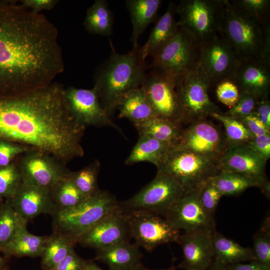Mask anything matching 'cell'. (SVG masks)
Instances as JSON below:
<instances>
[{
  "mask_svg": "<svg viewBox=\"0 0 270 270\" xmlns=\"http://www.w3.org/2000/svg\"><path fill=\"white\" fill-rule=\"evenodd\" d=\"M207 270H230V269L228 265L214 259L212 264Z\"/></svg>",
  "mask_w": 270,
  "mask_h": 270,
  "instance_id": "cell-51",
  "label": "cell"
},
{
  "mask_svg": "<svg viewBox=\"0 0 270 270\" xmlns=\"http://www.w3.org/2000/svg\"><path fill=\"white\" fill-rule=\"evenodd\" d=\"M58 31L41 12L0 2V96H18L50 85L64 70Z\"/></svg>",
  "mask_w": 270,
  "mask_h": 270,
  "instance_id": "cell-1",
  "label": "cell"
},
{
  "mask_svg": "<svg viewBox=\"0 0 270 270\" xmlns=\"http://www.w3.org/2000/svg\"><path fill=\"white\" fill-rule=\"evenodd\" d=\"M64 96L67 109L74 119L86 128L109 126L121 132L102 108L95 90L79 88L70 86L64 88Z\"/></svg>",
  "mask_w": 270,
  "mask_h": 270,
  "instance_id": "cell-16",
  "label": "cell"
},
{
  "mask_svg": "<svg viewBox=\"0 0 270 270\" xmlns=\"http://www.w3.org/2000/svg\"><path fill=\"white\" fill-rule=\"evenodd\" d=\"M178 76L152 68L140 86L158 118L182 124Z\"/></svg>",
  "mask_w": 270,
  "mask_h": 270,
  "instance_id": "cell-11",
  "label": "cell"
},
{
  "mask_svg": "<svg viewBox=\"0 0 270 270\" xmlns=\"http://www.w3.org/2000/svg\"><path fill=\"white\" fill-rule=\"evenodd\" d=\"M9 270L7 266H6L5 268H4L3 270Z\"/></svg>",
  "mask_w": 270,
  "mask_h": 270,
  "instance_id": "cell-56",
  "label": "cell"
},
{
  "mask_svg": "<svg viewBox=\"0 0 270 270\" xmlns=\"http://www.w3.org/2000/svg\"><path fill=\"white\" fill-rule=\"evenodd\" d=\"M260 99L252 94L240 92L238 102L224 114L240 121L253 113Z\"/></svg>",
  "mask_w": 270,
  "mask_h": 270,
  "instance_id": "cell-41",
  "label": "cell"
},
{
  "mask_svg": "<svg viewBox=\"0 0 270 270\" xmlns=\"http://www.w3.org/2000/svg\"><path fill=\"white\" fill-rule=\"evenodd\" d=\"M119 205L114 196L100 190L74 208L56 210L52 216L53 232L66 236L76 244L85 232Z\"/></svg>",
  "mask_w": 270,
  "mask_h": 270,
  "instance_id": "cell-5",
  "label": "cell"
},
{
  "mask_svg": "<svg viewBox=\"0 0 270 270\" xmlns=\"http://www.w3.org/2000/svg\"><path fill=\"white\" fill-rule=\"evenodd\" d=\"M255 260L270 266V220L267 216L253 237L251 248Z\"/></svg>",
  "mask_w": 270,
  "mask_h": 270,
  "instance_id": "cell-38",
  "label": "cell"
},
{
  "mask_svg": "<svg viewBox=\"0 0 270 270\" xmlns=\"http://www.w3.org/2000/svg\"><path fill=\"white\" fill-rule=\"evenodd\" d=\"M6 257L0 256V270H3L6 266Z\"/></svg>",
  "mask_w": 270,
  "mask_h": 270,
  "instance_id": "cell-54",
  "label": "cell"
},
{
  "mask_svg": "<svg viewBox=\"0 0 270 270\" xmlns=\"http://www.w3.org/2000/svg\"><path fill=\"white\" fill-rule=\"evenodd\" d=\"M226 0H182L176 6L178 24L203 44L218 34Z\"/></svg>",
  "mask_w": 270,
  "mask_h": 270,
  "instance_id": "cell-7",
  "label": "cell"
},
{
  "mask_svg": "<svg viewBox=\"0 0 270 270\" xmlns=\"http://www.w3.org/2000/svg\"><path fill=\"white\" fill-rule=\"evenodd\" d=\"M228 266L230 270H270V266L255 260L248 264L236 263Z\"/></svg>",
  "mask_w": 270,
  "mask_h": 270,
  "instance_id": "cell-50",
  "label": "cell"
},
{
  "mask_svg": "<svg viewBox=\"0 0 270 270\" xmlns=\"http://www.w3.org/2000/svg\"><path fill=\"white\" fill-rule=\"evenodd\" d=\"M32 148L7 140L0 138V166L12 164L20 156Z\"/></svg>",
  "mask_w": 270,
  "mask_h": 270,
  "instance_id": "cell-43",
  "label": "cell"
},
{
  "mask_svg": "<svg viewBox=\"0 0 270 270\" xmlns=\"http://www.w3.org/2000/svg\"><path fill=\"white\" fill-rule=\"evenodd\" d=\"M214 231L200 230L180 235L176 242L182 250V268L184 270L208 268L213 262L212 236Z\"/></svg>",
  "mask_w": 270,
  "mask_h": 270,
  "instance_id": "cell-21",
  "label": "cell"
},
{
  "mask_svg": "<svg viewBox=\"0 0 270 270\" xmlns=\"http://www.w3.org/2000/svg\"><path fill=\"white\" fill-rule=\"evenodd\" d=\"M82 270H102L92 261H86Z\"/></svg>",
  "mask_w": 270,
  "mask_h": 270,
  "instance_id": "cell-52",
  "label": "cell"
},
{
  "mask_svg": "<svg viewBox=\"0 0 270 270\" xmlns=\"http://www.w3.org/2000/svg\"><path fill=\"white\" fill-rule=\"evenodd\" d=\"M8 200L16 212L28 222L42 214L52 216L56 210L50 189L24 182Z\"/></svg>",
  "mask_w": 270,
  "mask_h": 270,
  "instance_id": "cell-22",
  "label": "cell"
},
{
  "mask_svg": "<svg viewBox=\"0 0 270 270\" xmlns=\"http://www.w3.org/2000/svg\"><path fill=\"white\" fill-rule=\"evenodd\" d=\"M202 44L179 27L174 36L153 58L152 68L178 76L199 63Z\"/></svg>",
  "mask_w": 270,
  "mask_h": 270,
  "instance_id": "cell-10",
  "label": "cell"
},
{
  "mask_svg": "<svg viewBox=\"0 0 270 270\" xmlns=\"http://www.w3.org/2000/svg\"><path fill=\"white\" fill-rule=\"evenodd\" d=\"M240 122L254 136L270 134V129L265 126L254 114L244 117Z\"/></svg>",
  "mask_w": 270,
  "mask_h": 270,
  "instance_id": "cell-46",
  "label": "cell"
},
{
  "mask_svg": "<svg viewBox=\"0 0 270 270\" xmlns=\"http://www.w3.org/2000/svg\"><path fill=\"white\" fill-rule=\"evenodd\" d=\"M76 244L68 236L53 232L50 236L40 256L42 269L49 270L58 264L74 248Z\"/></svg>",
  "mask_w": 270,
  "mask_h": 270,
  "instance_id": "cell-33",
  "label": "cell"
},
{
  "mask_svg": "<svg viewBox=\"0 0 270 270\" xmlns=\"http://www.w3.org/2000/svg\"><path fill=\"white\" fill-rule=\"evenodd\" d=\"M100 170V162L95 160L78 171H70L68 176L78 189L88 198L100 190L98 186Z\"/></svg>",
  "mask_w": 270,
  "mask_h": 270,
  "instance_id": "cell-36",
  "label": "cell"
},
{
  "mask_svg": "<svg viewBox=\"0 0 270 270\" xmlns=\"http://www.w3.org/2000/svg\"><path fill=\"white\" fill-rule=\"evenodd\" d=\"M253 114L260 118L265 126L270 129V102L268 96L260 99Z\"/></svg>",
  "mask_w": 270,
  "mask_h": 270,
  "instance_id": "cell-48",
  "label": "cell"
},
{
  "mask_svg": "<svg viewBox=\"0 0 270 270\" xmlns=\"http://www.w3.org/2000/svg\"><path fill=\"white\" fill-rule=\"evenodd\" d=\"M134 126L139 136H150L172 148L180 142L184 130L181 123L158 117Z\"/></svg>",
  "mask_w": 270,
  "mask_h": 270,
  "instance_id": "cell-30",
  "label": "cell"
},
{
  "mask_svg": "<svg viewBox=\"0 0 270 270\" xmlns=\"http://www.w3.org/2000/svg\"><path fill=\"white\" fill-rule=\"evenodd\" d=\"M4 201V199L0 198V206H1L2 204L3 203Z\"/></svg>",
  "mask_w": 270,
  "mask_h": 270,
  "instance_id": "cell-55",
  "label": "cell"
},
{
  "mask_svg": "<svg viewBox=\"0 0 270 270\" xmlns=\"http://www.w3.org/2000/svg\"><path fill=\"white\" fill-rule=\"evenodd\" d=\"M228 147L224 133L211 122L204 119L184 128L180 142L173 148L190 151L218 161Z\"/></svg>",
  "mask_w": 270,
  "mask_h": 270,
  "instance_id": "cell-14",
  "label": "cell"
},
{
  "mask_svg": "<svg viewBox=\"0 0 270 270\" xmlns=\"http://www.w3.org/2000/svg\"><path fill=\"white\" fill-rule=\"evenodd\" d=\"M214 258L228 265L254 260L251 248L244 247L216 230L212 236Z\"/></svg>",
  "mask_w": 270,
  "mask_h": 270,
  "instance_id": "cell-31",
  "label": "cell"
},
{
  "mask_svg": "<svg viewBox=\"0 0 270 270\" xmlns=\"http://www.w3.org/2000/svg\"><path fill=\"white\" fill-rule=\"evenodd\" d=\"M176 6L170 2L164 14L156 22L148 40L140 49L142 60H145L148 56H154L175 35L178 26L176 20Z\"/></svg>",
  "mask_w": 270,
  "mask_h": 270,
  "instance_id": "cell-23",
  "label": "cell"
},
{
  "mask_svg": "<svg viewBox=\"0 0 270 270\" xmlns=\"http://www.w3.org/2000/svg\"><path fill=\"white\" fill-rule=\"evenodd\" d=\"M157 172L172 176L182 186L185 191L194 190L219 170L217 161L198 154L172 148Z\"/></svg>",
  "mask_w": 270,
  "mask_h": 270,
  "instance_id": "cell-8",
  "label": "cell"
},
{
  "mask_svg": "<svg viewBox=\"0 0 270 270\" xmlns=\"http://www.w3.org/2000/svg\"><path fill=\"white\" fill-rule=\"evenodd\" d=\"M26 225L22 226L2 250L4 257L40 256L50 236H40L30 233Z\"/></svg>",
  "mask_w": 270,
  "mask_h": 270,
  "instance_id": "cell-29",
  "label": "cell"
},
{
  "mask_svg": "<svg viewBox=\"0 0 270 270\" xmlns=\"http://www.w3.org/2000/svg\"><path fill=\"white\" fill-rule=\"evenodd\" d=\"M64 90L54 82L22 96H0V138L46 152L66 164L82 157L86 127L69 113Z\"/></svg>",
  "mask_w": 270,
  "mask_h": 270,
  "instance_id": "cell-2",
  "label": "cell"
},
{
  "mask_svg": "<svg viewBox=\"0 0 270 270\" xmlns=\"http://www.w3.org/2000/svg\"><path fill=\"white\" fill-rule=\"evenodd\" d=\"M134 270H150L148 268H146L144 267L142 264H141L138 266ZM176 270V268L172 266L170 267L165 268V269H162V270Z\"/></svg>",
  "mask_w": 270,
  "mask_h": 270,
  "instance_id": "cell-53",
  "label": "cell"
},
{
  "mask_svg": "<svg viewBox=\"0 0 270 270\" xmlns=\"http://www.w3.org/2000/svg\"><path fill=\"white\" fill-rule=\"evenodd\" d=\"M116 110L120 112L118 117L128 119L134 126L156 117L140 87L124 94L118 101Z\"/></svg>",
  "mask_w": 270,
  "mask_h": 270,
  "instance_id": "cell-25",
  "label": "cell"
},
{
  "mask_svg": "<svg viewBox=\"0 0 270 270\" xmlns=\"http://www.w3.org/2000/svg\"><path fill=\"white\" fill-rule=\"evenodd\" d=\"M172 148L168 144L153 138L139 136L138 142L125 163L132 165L140 162H148L158 168L165 160Z\"/></svg>",
  "mask_w": 270,
  "mask_h": 270,
  "instance_id": "cell-28",
  "label": "cell"
},
{
  "mask_svg": "<svg viewBox=\"0 0 270 270\" xmlns=\"http://www.w3.org/2000/svg\"><path fill=\"white\" fill-rule=\"evenodd\" d=\"M113 14L107 1L96 0L86 10L84 26L90 34L110 36L113 32Z\"/></svg>",
  "mask_w": 270,
  "mask_h": 270,
  "instance_id": "cell-32",
  "label": "cell"
},
{
  "mask_svg": "<svg viewBox=\"0 0 270 270\" xmlns=\"http://www.w3.org/2000/svg\"><path fill=\"white\" fill-rule=\"evenodd\" d=\"M14 161L22 182L48 189L67 176L70 171L66 164L52 155L35 148L23 154Z\"/></svg>",
  "mask_w": 270,
  "mask_h": 270,
  "instance_id": "cell-13",
  "label": "cell"
},
{
  "mask_svg": "<svg viewBox=\"0 0 270 270\" xmlns=\"http://www.w3.org/2000/svg\"><path fill=\"white\" fill-rule=\"evenodd\" d=\"M178 90L182 111V124H190L221 112L208 96V78L199 63L178 76Z\"/></svg>",
  "mask_w": 270,
  "mask_h": 270,
  "instance_id": "cell-6",
  "label": "cell"
},
{
  "mask_svg": "<svg viewBox=\"0 0 270 270\" xmlns=\"http://www.w3.org/2000/svg\"><path fill=\"white\" fill-rule=\"evenodd\" d=\"M86 262L76 254L74 248L64 260L49 270H82Z\"/></svg>",
  "mask_w": 270,
  "mask_h": 270,
  "instance_id": "cell-45",
  "label": "cell"
},
{
  "mask_svg": "<svg viewBox=\"0 0 270 270\" xmlns=\"http://www.w3.org/2000/svg\"><path fill=\"white\" fill-rule=\"evenodd\" d=\"M68 176L58 180L50 188L56 210L74 208L87 198L78 189Z\"/></svg>",
  "mask_w": 270,
  "mask_h": 270,
  "instance_id": "cell-34",
  "label": "cell"
},
{
  "mask_svg": "<svg viewBox=\"0 0 270 270\" xmlns=\"http://www.w3.org/2000/svg\"><path fill=\"white\" fill-rule=\"evenodd\" d=\"M232 82L240 92L260 98L268 96L270 88V62L260 59L240 60L228 80Z\"/></svg>",
  "mask_w": 270,
  "mask_h": 270,
  "instance_id": "cell-20",
  "label": "cell"
},
{
  "mask_svg": "<svg viewBox=\"0 0 270 270\" xmlns=\"http://www.w3.org/2000/svg\"><path fill=\"white\" fill-rule=\"evenodd\" d=\"M218 34L240 60L260 59L270 62V23L262 24L226 0Z\"/></svg>",
  "mask_w": 270,
  "mask_h": 270,
  "instance_id": "cell-4",
  "label": "cell"
},
{
  "mask_svg": "<svg viewBox=\"0 0 270 270\" xmlns=\"http://www.w3.org/2000/svg\"><path fill=\"white\" fill-rule=\"evenodd\" d=\"M131 238L128 213L120 204L85 232L78 242L98 250L130 242Z\"/></svg>",
  "mask_w": 270,
  "mask_h": 270,
  "instance_id": "cell-17",
  "label": "cell"
},
{
  "mask_svg": "<svg viewBox=\"0 0 270 270\" xmlns=\"http://www.w3.org/2000/svg\"><path fill=\"white\" fill-rule=\"evenodd\" d=\"M140 47L120 54L112 47L110 56L98 68L93 88L102 108L112 118L118 101L126 92L140 88L146 76V65Z\"/></svg>",
  "mask_w": 270,
  "mask_h": 270,
  "instance_id": "cell-3",
  "label": "cell"
},
{
  "mask_svg": "<svg viewBox=\"0 0 270 270\" xmlns=\"http://www.w3.org/2000/svg\"><path fill=\"white\" fill-rule=\"evenodd\" d=\"M234 6L262 24L270 23V0H229Z\"/></svg>",
  "mask_w": 270,
  "mask_h": 270,
  "instance_id": "cell-40",
  "label": "cell"
},
{
  "mask_svg": "<svg viewBox=\"0 0 270 270\" xmlns=\"http://www.w3.org/2000/svg\"><path fill=\"white\" fill-rule=\"evenodd\" d=\"M210 178L198 187L199 198L204 209L213 216L222 195Z\"/></svg>",
  "mask_w": 270,
  "mask_h": 270,
  "instance_id": "cell-42",
  "label": "cell"
},
{
  "mask_svg": "<svg viewBox=\"0 0 270 270\" xmlns=\"http://www.w3.org/2000/svg\"><path fill=\"white\" fill-rule=\"evenodd\" d=\"M142 257L139 246L126 242L96 250L94 260L106 264L109 270H134Z\"/></svg>",
  "mask_w": 270,
  "mask_h": 270,
  "instance_id": "cell-24",
  "label": "cell"
},
{
  "mask_svg": "<svg viewBox=\"0 0 270 270\" xmlns=\"http://www.w3.org/2000/svg\"><path fill=\"white\" fill-rule=\"evenodd\" d=\"M210 179L222 196H236L248 188L257 187L270 198V184L268 180L262 181L240 174L223 171Z\"/></svg>",
  "mask_w": 270,
  "mask_h": 270,
  "instance_id": "cell-26",
  "label": "cell"
},
{
  "mask_svg": "<svg viewBox=\"0 0 270 270\" xmlns=\"http://www.w3.org/2000/svg\"><path fill=\"white\" fill-rule=\"evenodd\" d=\"M28 222L12 206L8 199L0 206V252L12 240L18 230Z\"/></svg>",
  "mask_w": 270,
  "mask_h": 270,
  "instance_id": "cell-35",
  "label": "cell"
},
{
  "mask_svg": "<svg viewBox=\"0 0 270 270\" xmlns=\"http://www.w3.org/2000/svg\"><path fill=\"white\" fill-rule=\"evenodd\" d=\"M184 192L176 178L157 172L155 178L138 192L120 204L126 211H142L162 216Z\"/></svg>",
  "mask_w": 270,
  "mask_h": 270,
  "instance_id": "cell-9",
  "label": "cell"
},
{
  "mask_svg": "<svg viewBox=\"0 0 270 270\" xmlns=\"http://www.w3.org/2000/svg\"><path fill=\"white\" fill-rule=\"evenodd\" d=\"M162 216L174 227L185 233L216 230L213 216L201 204L198 188L185 191Z\"/></svg>",
  "mask_w": 270,
  "mask_h": 270,
  "instance_id": "cell-15",
  "label": "cell"
},
{
  "mask_svg": "<svg viewBox=\"0 0 270 270\" xmlns=\"http://www.w3.org/2000/svg\"><path fill=\"white\" fill-rule=\"evenodd\" d=\"M20 2L24 6L37 13L44 10H50L58 2V0H22Z\"/></svg>",
  "mask_w": 270,
  "mask_h": 270,
  "instance_id": "cell-49",
  "label": "cell"
},
{
  "mask_svg": "<svg viewBox=\"0 0 270 270\" xmlns=\"http://www.w3.org/2000/svg\"><path fill=\"white\" fill-rule=\"evenodd\" d=\"M266 160L248 143L228 146L217 161L219 170L236 172L260 180H266Z\"/></svg>",
  "mask_w": 270,
  "mask_h": 270,
  "instance_id": "cell-19",
  "label": "cell"
},
{
  "mask_svg": "<svg viewBox=\"0 0 270 270\" xmlns=\"http://www.w3.org/2000/svg\"><path fill=\"white\" fill-rule=\"evenodd\" d=\"M161 0H127L126 8L132 26L130 42L133 48L138 46L140 36L148 26L156 22L158 12L162 4Z\"/></svg>",
  "mask_w": 270,
  "mask_h": 270,
  "instance_id": "cell-27",
  "label": "cell"
},
{
  "mask_svg": "<svg viewBox=\"0 0 270 270\" xmlns=\"http://www.w3.org/2000/svg\"><path fill=\"white\" fill-rule=\"evenodd\" d=\"M248 144L266 161L270 158V134L254 136Z\"/></svg>",
  "mask_w": 270,
  "mask_h": 270,
  "instance_id": "cell-47",
  "label": "cell"
},
{
  "mask_svg": "<svg viewBox=\"0 0 270 270\" xmlns=\"http://www.w3.org/2000/svg\"><path fill=\"white\" fill-rule=\"evenodd\" d=\"M22 182L20 172L15 161L8 166H0V198H12Z\"/></svg>",
  "mask_w": 270,
  "mask_h": 270,
  "instance_id": "cell-39",
  "label": "cell"
},
{
  "mask_svg": "<svg viewBox=\"0 0 270 270\" xmlns=\"http://www.w3.org/2000/svg\"><path fill=\"white\" fill-rule=\"evenodd\" d=\"M126 212L132 237L138 246L148 252L161 244L176 242L180 234V230L160 215L142 211Z\"/></svg>",
  "mask_w": 270,
  "mask_h": 270,
  "instance_id": "cell-12",
  "label": "cell"
},
{
  "mask_svg": "<svg viewBox=\"0 0 270 270\" xmlns=\"http://www.w3.org/2000/svg\"><path fill=\"white\" fill-rule=\"evenodd\" d=\"M210 117L218 120L223 124L228 146L248 143L254 137L240 121L224 114L214 113Z\"/></svg>",
  "mask_w": 270,
  "mask_h": 270,
  "instance_id": "cell-37",
  "label": "cell"
},
{
  "mask_svg": "<svg viewBox=\"0 0 270 270\" xmlns=\"http://www.w3.org/2000/svg\"><path fill=\"white\" fill-rule=\"evenodd\" d=\"M216 95L219 101L231 108L238 102L240 92L232 82L226 80L216 86Z\"/></svg>",
  "mask_w": 270,
  "mask_h": 270,
  "instance_id": "cell-44",
  "label": "cell"
},
{
  "mask_svg": "<svg viewBox=\"0 0 270 270\" xmlns=\"http://www.w3.org/2000/svg\"><path fill=\"white\" fill-rule=\"evenodd\" d=\"M239 62L230 46L218 34L202 44L200 64L208 78L210 88L228 80Z\"/></svg>",
  "mask_w": 270,
  "mask_h": 270,
  "instance_id": "cell-18",
  "label": "cell"
}]
</instances>
